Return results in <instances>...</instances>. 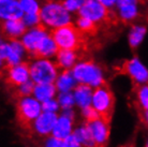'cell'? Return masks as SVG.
<instances>
[{
	"label": "cell",
	"instance_id": "11",
	"mask_svg": "<svg viewBox=\"0 0 148 147\" xmlns=\"http://www.w3.org/2000/svg\"><path fill=\"white\" fill-rule=\"evenodd\" d=\"M115 15L123 24L135 22L141 15V0H117Z\"/></svg>",
	"mask_w": 148,
	"mask_h": 147
},
{
	"label": "cell",
	"instance_id": "8",
	"mask_svg": "<svg viewBox=\"0 0 148 147\" xmlns=\"http://www.w3.org/2000/svg\"><path fill=\"white\" fill-rule=\"evenodd\" d=\"M2 75L7 89L13 92L30 80V65L29 63L23 61L18 65L2 69Z\"/></svg>",
	"mask_w": 148,
	"mask_h": 147
},
{
	"label": "cell",
	"instance_id": "39",
	"mask_svg": "<svg viewBox=\"0 0 148 147\" xmlns=\"http://www.w3.org/2000/svg\"><path fill=\"white\" fill-rule=\"evenodd\" d=\"M9 0H0V3H4V2H7Z\"/></svg>",
	"mask_w": 148,
	"mask_h": 147
},
{
	"label": "cell",
	"instance_id": "10",
	"mask_svg": "<svg viewBox=\"0 0 148 147\" xmlns=\"http://www.w3.org/2000/svg\"><path fill=\"white\" fill-rule=\"evenodd\" d=\"M120 73L129 76L132 84H148V69L137 57L123 61Z\"/></svg>",
	"mask_w": 148,
	"mask_h": 147
},
{
	"label": "cell",
	"instance_id": "9",
	"mask_svg": "<svg viewBox=\"0 0 148 147\" xmlns=\"http://www.w3.org/2000/svg\"><path fill=\"white\" fill-rule=\"evenodd\" d=\"M111 12L108 9L100 3L98 0H86L85 4L82 7L77 15L89 19L98 26L108 23L111 19Z\"/></svg>",
	"mask_w": 148,
	"mask_h": 147
},
{
	"label": "cell",
	"instance_id": "30",
	"mask_svg": "<svg viewBox=\"0 0 148 147\" xmlns=\"http://www.w3.org/2000/svg\"><path fill=\"white\" fill-rule=\"evenodd\" d=\"M22 19L24 24L27 26V28H32V27L42 25L40 13H25Z\"/></svg>",
	"mask_w": 148,
	"mask_h": 147
},
{
	"label": "cell",
	"instance_id": "40",
	"mask_svg": "<svg viewBox=\"0 0 148 147\" xmlns=\"http://www.w3.org/2000/svg\"><path fill=\"white\" fill-rule=\"evenodd\" d=\"M145 147H148V142L146 143V146H145Z\"/></svg>",
	"mask_w": 148,
	"mask_h": 147
},
{
	"label": "cell",
	"instance_id": "24",
	"mask_svg": "<svg viewBox=\"0 0 148 147\" xmlns=\"http://www.w3.org/2000/svg\"><path fill=\"white\" fill-rule=\"evenodd\" d=\"M133 104L148 111V84H133Z\"/></svg>",
	"mask_w": 148,
	"mask_h": 147
},
{
	"label": "cell",
	"instance_id": "25",
	"mask_svg": "<svg viewBox=\"0 0 148 147\" xmlns=\"http://www.w3.org/2000/svg\"><path fill=\"white\" fill-rule=\"evenodd\" d=\"M73 134L76 136V139L79 141L83 147H97L96 141L91 134V131L89 130L86 124H84V126H82L81 128L76 129Z\"/></svg>",
	"mask_w": 148,
	"mask_h": 147
},
{
	"label": "cell",
	"instance_id": "14",
	"mask_svg": "<svg viewBox=\"0 0 148 147\" xmlns=\"http://www.w3.org/2000/svg\"><path fill=\"white\" fill-rule=\"evenodd\" d=\"M57 114L55 112H45L43 111L40 116L36 119L34 125V134H38L40 136L52 135L53 130L55 128L57 120Z\"/></svg>",
	"mask_w": 148,
	"mask_h": 147
},
{
	"label": "cell",
	"instance_id": "6",
	"mask_svg": "<svg viewBox=\"0 0 148 147\" xmlns=\"http://www.w3.org/2000/svg\"><path fill=\"white\" fill-rule=\"evenodd\" d=\"M51 33L59 49L79 51L85 44V34H83L74 24L56 28Z\"/></svg>",
	"mask_w": 148,
	"mask_h": 147
},
{
	"label": "cell",
	"instance_id": "37",
	"mask_svg": "<svg viewBox=\"0 0 148 147\" xmlns=\"http://www.w3.org/2000/svg\"><path fill=\"white\" fill-rule=\"evenodd\" d=\"M98 1L103 4L110 11H114L116 5H117V0H98Z\"/></svg>",
	"mask_w": 148,
	"mask_h": 147
},
{
	"label": "cell",
	"instance_id": "34",
	"mask_svg": "<svg viewBox=\"0 0 148 147\" xmlns=\"http://www.w3.org/2000/svg\"><path fill=\"white\" fill-rule=\"evenodd\" d=\"M63 141H64V147H83L73 133L67 136Z\"/></svg>",
	"mask_w": 148,
	"mask_h": 147
},
{
	"label": "cell",
	"instance_id": "36",
	"mask_svg": "<svg viewBox=\"0 0 148 147\" xmlns=\"http://www.w3.org/2000/svg\"><path fill=\"white\" fill-rule=\"evenodd\" d=\"M135 106V110H136V113L138 115V117L141 118V120L144 122L145 125L148 126V111L142 109V107L137 106V105H134Z\"/></svg>",
	"mask_w": 148,
	"mask_h": 147
},
{
	"label": "cell",
	"instance_id": "12",
	"mask_svg": "<svg viewBox=\"0 0 148 147\" xmlns=\"http://www.w3.org/2000/svg\"><path fill=\"white\" fill-rule=\"evenodd\" d=\"M49 33L51 31L43 25H39L37 27H32V28H27L26 32L21 38V40H22L23 44L25 45V47L28 52V55L34 57L37 49L42 43V41L44 40Z\"/></svg>",
	"mask_w": 148,
	"mask_h": 147
},
{
	"label": "cell",
	"instance_id": "15",
	"mask_svg": "<svg viewBox=\"0 0 148 147\" xmlns=\"http://www.w3.org/2000/svg\"><path fill=\"white\" fill-rule=\"evenodd\" d=\"M27 26L24 24L23 19H5L1 23L2 36L7 40L21 39L26 32Z\"/></svg>",
	"mask_w": 148,
	"mask_h": 147
},
{
	"label": "cell",
	"instance_id": "38",
	"mask_svg": "<svg viewBox=\"0 0 148 147\" xmlns=\"http://www.w3.org/2000/svg\"><path fill=\"white\" fill-rule=\"evenodd\" d=\"M119 147H135V144L128 143V144H125V145H121V146H119Z\"/></svg>",
	"mask_w": 148,
	"mask_h": 147
},
{
	"label": "cell",
	"instance_id": "2",
	"mask_svg": "<svg viewBox=\"0 0 148 147\" xmlns=\"http://www.w3.org/2000/svg\"><path fill=\"white\" fill-rule=\"evenodd\" d=\"M15 122L19 128L27 134H34V122L43 112L42 104L39 100L31 97H26L14 102Z\"/></svg>",
	"mask_w": 148,
	"mask_h": 147
},
{
	"label": "cell",
	"instance_id": "31",
	"mask_svg": "<svg viewBox=\"0 0 148 147\" xmlns=\"http://www.w3.org/2000/svg\"><path fill=\"white\" fill-rule=\"evenodd\" d=\"M61 1L66 9L72 14H77L86 2V0H61Z\"/></svg>",
	"mask_w": 148,
	"mask_h": 147
},
{
	"label": "cell",
	"instance_id": "20",
	"mask_svg": "<svg viewBox=\"0 0 148 147\" xmlns=\"http://www.w3.org/2000/svg\"><path fill=\"white\" fill-rule=\"evenodd\" d=\"M147 27L144 24H133L128 31V44L132 49H136L147 36Z\"/></svg>",
	"mask_w": 148,
	"mask_h": 147
},
{
	"label": "cell",
	"instance_id": "26",
	"mask_svg": "<svg viewBox=\"0 0 148 147\" xmlns=\"http://www.w3.org/2000/svg\"><path fill=\"white\" fill-rule=\"evenodd\" d=\"M74 25L76 26L77 29L85 36H93L97 32L98 27H99L95 22L90 21L89 19L79 16V15H77V17L74 21Z\"/></svg>",
	"mask_w": 148,
	"mask_h": 147
},
{
	"label": "cell",
	"instance_id": "35",
	"mask_svg": "<svg viewBox=\"0 0 148 147\" xmlns=\"http://www.w3.org/2000/svg\"><path fill=\"white\" fill-rule=\"evenodd\" d=\"M46 147H64V141L52 135L46 141Z\"/></svg>",
	"mask_w": 148,
	"mask_h": 147
},
{
	"label": "cell",
	"instance_id": "29",
	"mask_svg": "<svg viewBox=\"0 0 148 147\" xmlns=\"http://www.w3.org/2000/svg\"><path fill=\"white\" fill-rule=\"evenodd\" d=\"M58 103H59L60 107L62 110H67L71 109L73 106L75 102V97H74V92L67 91V92H60L59 97H58Z\"/></svg>",
	"mask_w": 148,
	"mask_h": 147
},
{
	"label": "cell",
	"instance_id": "13",
	"mask_svg": "<svg viewBox=\"0 0 148 147\" xmlns=\"http://www.w3.org/2000/svg\"><path fill=\"white\" fill-rule=\"evenodd\" d=\"M84 124L87 125L89 130L91 131L93 139L96 141L97 147H106L110 139L111 132V125L105 122L102 118H98L92 122H85Z\"/></svg>",
	"mask_w": 148,
	"mask_h": 147
},
{
	"label": "cell",
	"instance_id": "23",
	"mask_svg": "<svg viewBox=\"0 0 148 147\" xmlns=\"http://www.w3.org/2000/svg\"><path fill=\"white\" fill-rule=\"evenodd\" d=\"M57 87L55 84H36L34 90V96L40 102L53 99L56 95Z\"/></svg>",
	"mask_w": 148,
	"mask_h": 147
},
{
	"label": "cell",
	"instance_id": "28",
	"mask_svg": "<svg viewBox=\"0 0 148 147\" xmlns=\"http://www.w3.org/2000/svg\"><path fill=\"white\" fill-rule=\"evenodd\" d=\"M24 13H40L42 2L40 0H18Z\"/></svg>",
	"mask_w": 148,
	"mask_h": 147
},
{
	"label": "cell",
	"instance_id": "22",
	"mask_svg": "<svg viewBox=\"0 0 148 147\" xmlns=\"http://www.w3.org/2000/svg\"><path fill=\"white\" fill-rule=\"evenodd\" d=\"M72 125H73V119L63 114L62 116L58 118L57 124L53 130L52 135L61 139V140H64L67 136L72 134Z\"/></svg>",
	"mask_w": 148,
	"mask_h": 147
},
{
	"label": "cell",
	"instance_id": "19",
	"mask_svg": "<svg viewBox=\"0 0 148 147\" xmlns=\"http://www.w3.org/2000/svg\"><path fill=\"white\" fill-rule=\"evenodd\" d=\"M58 52H59V47L54 40L52 33H49L42 41V43L40 44L32 58H53V57H56Z\"/></svg>",
	"mask_w": 148,
	"mask_h": 147
},
{
	"label": "cell",
	"instance_id": "16",
	"mask_svg": "<svg viewBox=\"0 0 148 147\" xmlns=\"http://www.w3.org/2000/svg\"><path fill=\"white\" fill-rule=\"evenodd\" d=\"M81 60L78 51L73 49H59L55 57L57 66L61 70H72L73 67Z\"/></svg>",
	"mask_w": 148,
	"mask_h": 147
},
{
	"label": "cell",
	"instance_id": "5",
	"mask_svg": "<svg viewBox=\"0 0 148 147\" xmlns=\"http://www.w3.org/2000/svg\"><path fill=\"white\" fill-rule=\"evenodd\" d=\"M30 65V78L36 84H55L59 75V68L51 58H32Z\"/></svg>",
	"mask_w": 148,
	"mask_h": 147
},
{
	"label": "cell",
	"instance_id": "33",
	"mask_svg": "<svg viewBox=\"0 0 148 147\" xmlns=\"http://www.w3.org/2000/svg\"><path fill=\"white\" fill-rule=\"evenodd\" d=\"M41 104H42V110L45 111V112H56L60 106L58 101L53 99L46 100V101L42 102Z\"/></svg>",
	"mask_w": 148,
	"mask_h": 147
},
{
	"label": "cell",
	"instance_id": "17",
	"mask_svg": "<svg viewBox=\"0 0 148 147\" xmlns=\"http://www.w3.org/2000/svg\"><path fill=\"white\" fill-rule=\"evenodd\" d=\"M21 3L18 0H9L4 3H0V19H21L24 16Z\"/></svg>",
	"mask_w": 148,
	"mask_h": 147
},
{
	"label": "cell",
	"instance_id": "21",
	"mask_svg": "<svg viewBox=\"0 0 148 147\" xmlns=\"http://www.w3.org/2000/svg\"><path fill=\"white\" fill-rule=\"evenodd\" d=\"M55 85L59 92H67L73 90L77 85V82L72 73V70H61L56 80Z\"/></svg>",
	"mask_w": 148,
	"mask_h": 147
},
{
	"label": "cell",
	"instance_id": "27",
	"mask_svg": "<svg viewBox=\"0 0 148 147\" xmlns=\"http://www.w3.org/2000/svg\"><path fill=\"white\" fill-rule=\"evenodd\" d=\"M34 86H36V83L30 78L29 81L26 82L25 84H23L22 86L18 87L16 90L11 92L12 100H14V102H15V101H17V100L22 99V98H26V97H30L31 95H34Z\"/></svg>",
	"mask_w": 148,
	"mask_h": 147
},
{
	"label": "cell",
	"instance_id": "1",
	"mask_svg": "<svg viewBox=\"0 0 148 147\" xmlns=\"http://www.w3.org/2000/svg\"><path fill=\"white\" fill-rule=\"evenodd\" d=\"M41 24L48 30L73 24L72 13L68 11L60 0H44L40 10Z\"/></svg>",
	"mask_w": 148,
	"mask_h": 147
},
{
	"label": "cell",
	"instance_id": "7",
	"mask_svg": "<svg viewBox=\"0 0 148 147\" xmlns=\"http://www.w3.org/2000/svg\"><path fill=\"white\" fill-rule=\"evenodd\" d=\"M28 54L25 45L21 39L13 40H1L0 44V59L2 69L15 66L24 61V58Z\"/></svg>",
	"mask_w": 148,
	"mask_h": 147
},
{
	"label": "cell",
	"instance_id": "18",
	"mask_svg": "<svg viewBox=\"0 0 148 147\" xmlns=\"http://www.w3.org/2000/svg\"><path fill=\"white\" fill-rule=\"evenodd\" d=\"M93 87L87 84L77 83V85L74 88V97L75 102L81 109H85L92 104V95Z\"/></svg>",
	"mask_w": 148,
	"mask_h": 147
},
{
	"label": "cell",
	"instance_id": "4",
	"mask_svg": "<svg viewBox=\"0 0 148 147\" xmlns=\"http://www.w3.org/2000/svg\"><path fill=\"white\" fill-rule=\"evenodd\" d=\"M115 104V95L106 82L93 89L92 106L99 112L100 117L104 122L110 125L114 115Z\"/></svg>",
	"mask_w": 148,
	"mask_h": 147
},
{
	"label": "cell",
	"instance_id": "32",
	"mask_svg": "<svg viewBox=\"0 0 148 147\" xmlns=\"http://www.w3.org/2000/svg\"><path fill=\"white\" fill-rule=\"evenodd\" d=\"M82 115L85 119V122H92V120H96L98 118H100V114L99 112L91 105L85 107V109H82Z\"/></svg>",
	"mask_w": 148,
	"mask_h": 147
},
{
	"label": "cell",
	"instance_id": "3",
	"mask_svg": "<svg viewBox=\"0 0 148 147\" xmlns=\"http://www.w3.org/2000/svg\"><path fill=\"white\" fill-rule=\"evenodd\" d=\"M77 83L87 84L96 88L105 83L103 68L92 59H81L72 69Z\"/></svg>",
	"mask_w": 148,
	"mask_h": 147
}]
</instances>
